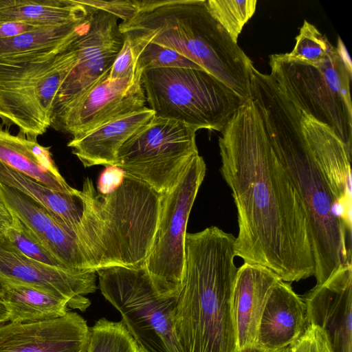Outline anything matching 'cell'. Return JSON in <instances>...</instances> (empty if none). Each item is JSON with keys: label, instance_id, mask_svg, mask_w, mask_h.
Here are the masks:
<instances>
[{"label": "cell", "instance_id": "27", "mask_svg": "<svg viewBox=\"0 0 352 352\" xmlns=\"http://www.w3.org/2000/svg\"><path fill=\"white\" fill-rule=\"evenodd\" d=\"M256 0H207L206 4L212 16L237 43L244 25L253 16Z\"/></svg>", "mask_w": 352, "mask_h": 352}, {"label": "cell", "instance_id": "13", "mask_svg": "<svg viewBox=\"0 0 352 352\" xmlns=\"http://www.w3.org/2000/svg\"><path fill=\"white\" fill-rule=\"evenodd\" d=\"M142 71L137 65L133 74L118 79L110 78L109 73L67 111L54 129L78 137L143 109L146 100Z\"/></svg>", "mask_w": 352, "mask_h": 352}, {"label": "cell", "instance_id": "30", "mask_svg": "<svg viewBox=\"0 0 352 352\" xmlns=\"http://www.w3.org/2000/svg\"><path fill=\"white\" fill-rule=\"evenodd\" d=\"M133 47L138 56L137 65L141 70L171 67L204 69L175 51L155 43Z\"/></svg>", "mask_w": 352, "mask_h": 352}, {"label": "cell", "instance_id": "20", "mask_svg": "<svg viewBox=\"0 0 352 352\" xmlns=\"http://www.w3.org/2000/svg\"><path fill=\"white\" fill-rule=\"evenodd\" d=\"M155 116L149 107L119 117L78 137L67 144L85 167L117 166L119 148Z\"/></svg>", "mask_w": 352, "mask_h": 352}, {"label": "cell", "instance_id": "37", "mask_svg": "<svg viewBox=\"0 0 352 352\" xmlns=\"http://www.w3.org/2000/svg\"><path fill=\"white\" fill-rule=\"evenodd\" d=\"M236 352H289V346L278 350H266L259 346L249 347L241 350H236Z\"/></svg>", "mask_w": 352, "mask_h": 352}, {"label": "cell", "instance_id": "9", "mask_svg": "<svg viewBox=\"0 0 352 352\" xmlns=\"http://www.w3.org/2000/svg\"><path fill=\"white\" fill-rule=\"evenodd\" d=\"M104 298L120 314L122 322L146 352H183L175 329L179 296L161 294L144 265L114 266L96 271Z\"/></svg>", "mask_w": 352, "mask_h": 352}, {"label": "cell", "instance_id": "35", "mask_svg": "<svg viewBox=\"0 0 352 352\" xmlns=\"http://www.w3.org/2000/svg\"><path fill=\"white\" fill-rule=\"evenodd\" d=\"M45 27H47V25L25 22L8 21L0 23V39L14 37Z\"/></svg>", "mask_w": 352, "mask_h": 352}, {"label": "cell", "instance_id": "12", "mask_svg": "<svg viewBox=\"0 0 352 352\" xmlns=\"http://www.w3.org/2000/svg\"><path fill=\"white\" fill-rule=\"evenodd\" d=\"M118 20L110 13L90 8L87 24L76 40V63L62 83L54 102L52 127L109 73L124 42Z\"/></svg>", "mask_w": 352, "mask_h": 352}, {"label": "cell", "instance_id": "25", "mask_svg": "<svg viewBox=\"0 0 352 352\" xmlns=\"http://www.w3.org/2000/svg\"><path fill=\"white\" fill-rule=\"evenodd\" d=\"M87 18L79 23L47 26L0 39V56L23 54L58 45L75 34Z\"/></svg>", "mask_w": 352, "mask_h": 352}, {"label": "cell", "instance_id": "19", "mask_svg": "<svg viewBox=\"0 0 352 352\" xmlns=\"http://www.w3.org/2000/svg\"><path fill=\"white\" fill-rule=\"evenodd\" d=\"M305 301L287 282L273 287L261 319L257 346L278 350L289 346L308 327Z\"/></svg>", "mask_w": 352, "mask_h": 352}, {"label": "cell", "instance_id": "31", "mask_svg": "<svg viewBox=\"0 0 352 352\" xmlns=\"http://www.w3.org/2000/svg\"><path fill=\"white\" fill-rule=\"evenodd\" d=\"M78 1L89 8L110 13L121 19L123 22L132 19L140 10V1L138 0H78Z\"/></svg>", "mask_w": 352, "mask_h": 352}, {"label": "cell", "instance_id": "39", "mask_svg": "<svg viewBox=\"0 0 352 352\" xmlns=\"http://www.w3.org/2000/svg\"><path fill=\"white\" fill-rule=\"evenodd\" d=\"M3 294V285L2 281L0 280V298L2 297Z\"/></svg>", "mask_w": 352, "mask_h": 352}, {"label": "cell", "instance_id": "24", "mask_svg": "<svg viewBox=\"0 0 352 352\" xmlns=\"http://www.w3.org/2000/svg\"><path fill=\"white\" fill-rule=\"evenodd\" d=\"M0 182L38 203L75 232L82 210L78 190L74 194L55 190L1 161Z\"/></svg>", "mask_w": 352, "mask_h": 352}, {"label": "cell", "instance_id": "26", "mask_svg": "<svg viewBox=\"0 0 352 352\" xmlns=\"http://www.w3.org/2000/svg\"><path fill=\"white\" fill-rule=\"evenodd\" d=\"M87 352H140V347L122 321L100 318L89 327Z\"/></svg>", "mask_w": 352, "mask_h": 352}, {"label": "cell", "instance_id": "34", "mask_svg": "<svg viewBox=\"0 0 352 352\" xmlns=\"http://www.w3.org/2000/svg\"><path fill=\"white\" fill-rule=\"evenodd\" d=\"M124 172L117 166H108L98 181V190L102 194L112 192L123 181Z\"/></svg>", "mask_w": 352, "mask_h": 352}, {"label": "cell", "instance_id": "8", "mask_svg": "<svg viewBox=\"0 0 352 352\" xmlns=\"http://www.w3.org/2000/svg\"><path fill=\"white\" fill-rule=\"evenodd\" d=\"M141 82L155 116L175 120L197 131L221 132L244 103L240 96L204 69H147Z\"/></svg>", "mask_w": 352, "mask_h": 352}, {"label": "cell", "instance_id": "10", "mask_svg": "<svg viewBox=\"0 0 352 352\" xmlns=\"http://www.w3.org/2000/svg\"><path fill=\"white\" fill-rule=\"evenodd\" d=\"M206 171L204 158L195 155L175 186L161 194L158 226L144 267L156 289L166 296H179L183 287L186 227Z\"/></svg>", "mask_w": 352, "mask_h": 352}, {"label": "cell", "instance_id": "40", "mask_svg": "<svg viewBox=\"0 0 352 352\" xmlns=\"http://www.w3.org/2000/svg\"><path fill=\"white\" fill-rule=\"evenodd\" d=\"M140 352H146V351L140 348Z\"/></svg>", "mask_w": 352, "mask_h": 352}, {"label": "cell", "instance_id": "6", "mask_svg": "<svg viewBox=\"0 0 352 352\" xmlns=\"http://www.w3.org/2000/svg\"><path fill=\"white\" fill-rule=\"evenodd\" d=\"M78 32L51 47L0 56V119L16 126L19 133L36 139L52 124V109L58 90L76 63Z\"/></svg>", "mask_w": 352, "mask_h": 352}, {"label": "cell", "instance_id": "17", "mask_svg": "<svg viewBox=\"0 0 352 352\" xmlns=\"http://www.w3.org/2000/svg\"><path fill=\"white\" fill-rule=\"evenodd\" d=\"M280 278L259 264L238 268L232 294V316L236 350L257 346L261 319L274 285Z\"/></svg>", "mask_w": 352, "mask_h": 352}, {"label": "cell", "instance_id": "38", "mask_svg": "<svg viewBox=\"0 0 352 352\" xmlns=\"http://www.w3.org/2000/svg\"><path fill=\"white\" fill-rule=\"evenodd\" d=\"M8 321H10L8 312L5 304L0 298V324L6 323Z\"/></svg>", "mask_w": 352, "mask_h": 352}, {"label": "cell", "instance_id": "32", "mask_svg": "<svg viewBox=\"0 0 352 352\" xmlns=\"http://www.w3.org/2000/svg\"><path fill=\"white\" fill-rule=\"evenodd\" d=\"M289 352H333L326 333L309 324L303 334L289 346Z\"/></svg>", "mask_w": 352, "mask_h": 352}, {"label": "cell", "instance_id": "5", "mask_svg": "<svg viewBox=\"0 0 352 352\" xmlns=\"http://www.w3.org/2000/svg\"><path fill=\"white\" fill-rule=\"evenodd\" d=\"M77 195L82 210L75 234L91 270L144 265L158 226L161 195L126 175L106 194L87 177Z\"/></svg>", "mask_w": 352, "mask_h": 352}, {"label": "cell", "instance_id": "28", "mask_svg": "<svg viewBox=\"0 0 352 352\" xmlns=\"http://www.w3.org/2000/svg\"><path fill=\"white\" fill-rule=\"evenodd\" d=\"M335 48L325 35L305 20L294 49L285 55L292 60L315 65L322 63Z\"/></svg>", "mask_w": 352, "mask_h": 352}, {"label": "cell", "instance_id": "33", "mask_svg": "<svg viewBox=\"0 0 352 352\" xmlns=\"http://www.w3.org/2000/svg\"><path fill=\"white\" fill-rule=\"evenodd\" d=\"M123 36V35H122ZM122 47L116 56L109 77L112 79L122 78L135 72L137 68L138 56L130 39L123 36Z\"/></svg>", "mask_w": 352, "mask_h": 352}, {"label": "cell", "instance_id": "7", "mask_svg": "<svg viewBox=\"0 0 352 352\" xmlns=\"http://www.w3.org/2000/svg\"><path fill=\"white\" fill-rule=\"evenodd\" d=\"M270 76L305 116L329 127L352 154L351 62L342 40L320 65L270 56Z\"/></svg>", "mask_w": 352, "mask_h": 352}, {"label": "cell", "instance_id": "16", "mask_svg": "<svg viewBox=\"0 0 352 352\" xmlns=\"http://www.w3.org/2000/svg\"><path fill=\"white\" fill-rule=\"evenodd\" d=\"M89 327L78 314L0 324V352H87Z\"/></svg>", "mask_w": 352, "mask_h": 352}, {"label": "cell", "instance_id": "23", "mask_svg": "<svg viewBox=\"0 0 352 352\" xmlns=\"http://www.w3.org/2000/svg\"><path fill=\"white\" fill-rule=\"evenodd\" d=\"M89 10L78 0H0V23L61 25L84 21Z\"/></svg>", "mask_w": 352, "mask_h": 352}, {"label": "cell", "instance_id": "4", "mask_svg": "<svg viewBox=\"0 0 352 352\" xmlns=\"http://www.w3.org/2000/svg\"><path fill=\"white\" fill-rule=\"evenodd\" d=\"M134 47L171 49L251 100L252 61L210 14L206 0H142L138 14L119 23Z\"/></svg>", "mask_w": 352, "mask_h": 352}, {"label": "cell", "instance_id": "15", "mask_svg": "<svg viewBox=\"0 0 352 352\" xmlns=\"http://www.w3.org/2000/svg\"><path fill=\"white\" fill-rule=\"evenodd\" d=\"M308 324L327 335L333 352H352V265L340 267L307 294Z\"/></svg>", "mask_w": 352, "mask_h": 352}, {"label": "cell", "instance_id": "21", "mask_svg": "<svg viewBox=\"0 0 352 352\" xmlns=\"http://www.w3.org/2000/svg\"><path fill=\"white\" fill-rule=\"evenodd\" d=\"M0 161L55 190L74 194L56 166L50 147L19 133L12 134L0 124Z\"/></svg>", "mask_w": 352, "mask_h": 352}, {"label": "cell", "instance_id": "18", "mask_svg": "<svg viewBox=\"0 0 352 352\" xmlns=\"http://www.w3.org/2000/svg\"><path fill=\"white\" fill-rule=\"evenodd\" d=\"M302 115V128L307 146L336 200L350 215L351 153L329 127Z\"/></svg>", "mask_w": 352, "mask_h": 352}, {"label": "cell", "instance_id": "2", "mask_svg": "<svg viewBox=\"0 0 352 352\" xmlns=\"http://www.w3.org/2000/svg\"><path fill=\"white\" fill-rule=\"evenodd\" d=\"M267 140L302 202L311 236L316 285L351 262V216L338 203L305 140L301 111L288 99L261 108Z\"/></svg>", "mask_w": 352, "mask_h": 352}, {"label": "cell", "instance_id": "14", "mask_svg": "<svg viewBox=\"0 0 352 352\" xmlns=\"http://www.w3.org/2000/svg\"><path fill=\"white\" fill-rule=\"evenodd\" d=\"M96 274L93 270H76L36 261L6 239H0V278L45 291L65 300L69 308L85 311L89 307L91 302L85 296L97 289Z\"/></svg>", "mask_w": 352, "mask_h": 352}, {"label": "cell", "instance_id": "22", "mask_svg": "<svg viewBox=\"0 0 352 352\" xmlns=\"http://www.w3.org/2000/svg\"><path fill=\"white\" fill-rule=\"evenodd\" d=\"M3 285L1 299L12 322H32L64 316L67 302L45 291L23 283L0 278Z\"/></svg>", "mask_w": 352, "mask_h": 352}, {"label": "cell", "instance_id": "3", "mask_svg": "<svg viewBox=\"0 0 352 352\" xmlns=\"http://www.w3.org/2000/svg\"><path fill=\"white\" fill-rule=\"evenodd\" d=\"M235 237L217 226L187 233L185 276L175 311L183 352H236L232 294Z\"/></svg>", "mask_w": 352, "mask_h": 352}, {"label": "cell", "instance_id": "29", "mask_svg": "<svg viewBox=\"0 0 352 352\" xmlns=\"http://www.w3.org/2000/svg\"><path fill=\"white\" fill-rule=\"evenodd\" d=\"M12 215V223L5 239L32 259L50 265L64 267L38 238L15 215Z\"/></svg>", "mask_w": 352, "mask_h": 352}, {"label": "cell", "instance_id": "1", "mask_svg": "<svg viewBox=\"0 0 352 352\" xmlns=\"http://www.w3.org/2000/svg\"><path fill=\"white\" fill-rule=\"evenodd\" d=\"M221 133L220 170L237 210L236 256L269 268L285 282L314 276L312 241L302 202L252 100L235 111Z\"/></svg>", "mask_w": 352, "mask_h": 352}, {"label": "cell", "instance_id": "36", "mask_svg": "<svg viewBox=\"0 0 352 352\" xmlns=\"http://www.w3.org/2000/svg\"><path fill=\"white\" fill-rule=\"evenodd\" d=\"M13 215L6 204L0 199V239L5 236L10 228Z\"/></svg>", "mask_w": 352, "mask_h": 352}, {"label": "cell", "instance_id": "11", "mask_svg": "<svg viewBox=\"0 0 352 352\" xmlns=\"http://www.w3.org/2000/svg\"><path fill=\"white\" fill-rule=\"evenodd\" d=\"M196 131L179 121L154 116L119 148L117 167L160 195L168 192L199 153Z\"/></svg>", "mask_w": 352, "mask_h": 352}]
</instances>
